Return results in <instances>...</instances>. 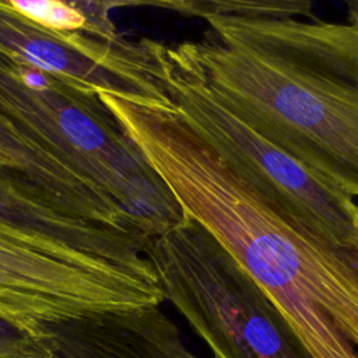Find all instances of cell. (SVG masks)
Here are the masks:
<instances>
[{"mask_svg":"<svg viewBox=\"0 0 358 358\" xmlns=\"http://www.w3.org/2000/svg\"><path fill=\"white\" fill-rule=\"evenodd\" d=\"M41 337L50 358H201L159 306L48 324Z\"/></svg>","mask_w":358,"mask_h":358,"instance_id":"obj_9","label":"cell"},{"mask_svg":"<svg viewBox=\"0 0 358 358\" xmlns=\"http://www.w3.org/2000/svg\"><path fill=\"white\" fill-rule=\"evenodd\" d=\"M0 52L38 67L71 87L99 95L136 98L148 90L155 41H108L43 28L0 1Z\"/></svg>","mask_w":358,"mask_h":358,"instance_id":"obj_7","label":"cell"},{"mask_svg":"<svg viewBox=\"0 0 358 358\" xmlns=\"http://www.w3.org/2000/svg\"><path fill=\"white\" fill-rule=\"evenodd\" d=\"M0 238L88 268L155 270L151 239L78 217L0 172Z\"/></svg>","mask_w":358,"mask_h":358,"instance_id":"obj_8","label":"cell"},{"mask_svg":"<svg viewBox=\"0 0 358 358\" xmlns=\"http://www.w3.org/2000/svg\"><path fill=\"white\" fill-rule=\"evenodd\" d=\"M168 185L280 310L310 358H358V249L294 224L238 176L164 90L98 95Z\"/></svg>","mask_w":358,"mask_h":358,"instance_id":"obj_1","label":"cell"},{"mask_svg":"<svg viewBox=\"0 0 358 358\" xmlns=\"http://www.w3.org/2000/svg\"><path fill=\"white\" fill-rule=\"evenodd\" d=\"M8 6L27 20L59 32H78L115 41L117 32L110 10L136 6L130 1H59V0H7Z\"/></svg>","mask_w":358,"mask_h":358,"instance_id":"obj_11","label":"cell"},{"mask_svg":"<svg viewBox=\"0 0 358 358\" xmlns=\"http://www.w3.org/2000/svg\"><path fill=\"white\" fill-rule=\"evenodd\" d=\"M165 301L214 358H310L259 284L196 220H183L147 249Z\"/></svg>","mask_w":358,"mask_h":358,"instance_id":"obj_4","label":"cell"},{"mask_svg":"<svg viewBox=\"0 0 358 358\" xmlns=\"http://www.w3.org/2000/svg\"><path fill=\"white\" fill-rule=\"evenodd\" d=\"M180 42L214 95L358 201V24L214 15Z\"/></svg>","mask_w":358,"mask_h":358,"instance_id":"obj_2","label":"cell"},{"mask_svg":"<svg viewBox=\"0 0 358 358\" xmlns=\"http://www.w3.org/2000/svg\"><path fill=\"white\" fill-rule=\"evenodd\" d=\"M357 225H358V208H357Z\"/></svg>","mask_w":358,"mask_h":358,"instance_id":"obj_15","label":"cell"},{"mask_svg":"<svg viewBox=\"0 0 358 358\" xmlns=\"http://www.w3.org/2000/svg\"><path fill=\"white\" fill-rule=\"evenodd\" d=\"M0 115L108 194L145 238L183 220L168 185L98 95L0 52Z\"/></svg>","mask_w":358,"mask_h":358,"instance_id":"obj_3","label":"cell"},{"mask_svg":"<svg viewBox=\"0 0 358 358\" xmlns=\"http://www.w3.org/2000/svg\"><path fill=\"white\" fill-rule=\"evenodd\" d=\"M147 6H157L175 13L192 17L208 18L214 15H235L248 18H295L309 17L316 20L312 4L308 1H267V0H185V1H150Z\"/></svg>","mask_w":358,"mask_h":358,"instance_id":"obj_12","label":"cell"},{"mask_svg":"<svg viewBox=\"0 0 358 358\" xmlns=\"http://www.w3.org/2000/svg\"><path fill=\"white\" fill-rule=\"evenodd\" d=\"M162 302L155 270L81 267L0 238V316L38 337L48 324Z\"/></svg>","mask_w":358,"mask_h":358,"instance_id":"obj_6","label":"cell"},{"mask_svg":"<svg viewBox=\"0 0 358 358\" xmlns=\"http://www.w3.org/2000/svg\"><path fill=\"white\" fill-rule=\"evenodd\" d=\"M158 76L172 102L222 161L294 224L358 249V203L309 171L229 110L182 43L158 42Z\"/></svg>","mask_w":358,"mask_h":358,"instance_id":"obj_5","label":"cell"},{"mask_svg":"<svg viewBox=\"0 0 358 358\" xmlns=\"http://www.w3.org/2000/svg\"><path fill=\"white\" fill-rule=\"evenodd\" d=\"M348 6V22L351 24H358V1H351L347 4Z\"/></svg>","mask_w":358,"mask_h":358,"instance_id":"obj_14","label":"cell"},{"mask_svg":"<svg viewBox=\"0 0 358 358\" xmlns=\"http://www.w3.org/2000/svg\"><path fill=\"white\" fill-rule=\"evenodd\" d=\"M0 358H50V352L42 337L0 316Z\"/></svg>","mask_w":358,"mask_h":358,"instance_id":"obj_13","label":"cell"},{"mask_svg":"<svg viewBox=\"0 0 358 358\" xmlns=\"http://www.w3.org/2000/svg\"><path fill=\"white\" fill-rule=\"evenodd\" d=\"M0 172L78 217L131 232L126 213L99 187L0 115Z\"/></svg>","mask_w":358,"mask_h":358,"instance_id":"obj_10","label":"cell"}]
</instances>
